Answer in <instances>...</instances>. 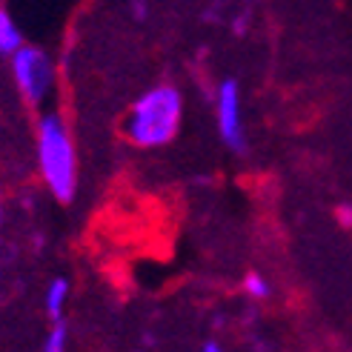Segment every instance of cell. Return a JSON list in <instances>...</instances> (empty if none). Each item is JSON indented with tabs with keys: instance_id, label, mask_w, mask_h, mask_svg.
<instances>
[{
	"instance_id": "cell-1",
	"label": "cell",
	"mask_w": 352,
	"mask_h": 352,
	"mask_svg": "<svg viewBox=\"0 0 352 352\" xmlns=\"http://www.w3.org/2000/svg\"><path fill=\"white\" fill-rule=\"evenodd\" d=\"M181 123V95L172 86H155L140 95L129 112L126 135L138 146H161Z\"/></svg>"
},
{
	"instance_id": "cell-2",
	"label": "cell",
	"mask_w": 352,
	"mask_h": 352,
	"mask_svg": "<svg viewBox=\"0 0 352 352\" xmlns=\"http://www.w3.org/2000/svg\"><path fill=\"white\" fill-rule=\"evenodd\" d=\"M38 146H41V169L49 189L60 201H69L75 195V149L60 115L52 112L41 120Z\"/></svg>"
},
{
	"instance_id": "cell-3",
	"label": "cell",
	"mask_w": 352,
	"mask_h": 352,
	"mask_svg": "<svg viewBox=\"0 0 352 352\" xmlns=\"http://www.w3.org/2000/svg\"><path fill=\"white\" fill-rule=\"evenodd\" d=\"M12 66H14V78H17L21 92L32 103L43 100L46 92H49V86H52V63H49V58L43 55V52L34 49V46L17 49Z\"/></svg>"
},
{
	"instance_id": "cell-4",
	"label": "cell",
	"mask_w": 352,
	"mask_h": 352,
	"mask_svg": "<svg viewBox=\"0 0 352 352\" xmlns=\"http://www.w3.org/2000/svg\"><path fill=\"white\" fill-rule=\"evenodd\" d=\"M218 126L223 140L232 149L243 146V132H241V92L235 80H223L218 89Z\"/></svg>"
},
{
	"instance_id": "cell-5",
	"label": "cell",
	"mask_w": 352,
	"mask_h": 352,
	"mask_svg": "<svg viewBox=\"0 0 352 352\" xmlns=\"http://www.w3.org/2000/svg\"><path fill=\"white\" fill-rule=\"evenodd\" d=\"M17 49H23V34L14 26L12 14L6 9H0V52L3 55H14Z\"/></svg>"
},
{
	"instance_id": "cell-6",
	"label": "cell",
	"mask_w": 352,
	"mask_h": 352,
	"mask_svg": "<svg viewBox=\"0 0 352 352\" xmlns=\"http://www.w3.org/2000/svg\"><path fill=\"white\" fill-rule=\"evenodd\" d=\"M66 295H69V284H66V280H63V278L52 280V287H49V292H46V309H49V315H52L55 321H60Z\"/></svg>"
},
{
	"instance_id": "cell-7",
	"label": "cell",
	"mask_w": 352,
	"mask_h": 352,
	"mask_svg": "<svg viewBox=\"0 0 352 352\" xmlns=\"http://www.w3.org/2000/svg\"><path fill=\"white\" fill-rule=\"evenodd\" d=\"M243 289L250 292L252 298H267V295H270V284H267V280H263L258 272H250V275H246Z\"/></svg>"
},
{
	"instance_id": "cell-8",
	"label": "cell",
	"mask_w": 352,
	"mask_h": 352,
	"mask_svg": "<svg viewBox=\"0 0 352 352\" xmlns=\"http://www.w3.org/2000/svg\"><path fill=\"white\" fill-rule=\"evenodd\" d=\"M63 349H66V327L58 321L46 338V352H63Z\"/></svg>"
},
{
	"instance_id": "cell-9",
	"label": "cell",
	"mask_w": 352,
	"mask_h": 352,
	"mask_svg": "<svg viewBox=\"0 0 352 352\" xmlns=\"http://www.w3.org/2000/svg\"><path fill=\"white\" fill-rule=\"evenodd\" d=\"M336 215H338V221H341L344 226H352V204H341V206L336 209Z\"/></svg>"
},
{
	"instance_id": "cell-10",
	"label": "cell",
	"mask_w": 352,
	"mask_h": 352,
	"mask_svg": "<svg viewBox=\"0 0 352 352\" xmlns=\"http://www.w3.org/2000/svg\"><path fill=\"white\" fill-rule=\"evenodd\" d=\"M201 352H221V346H218V344H206Z\"/></svg>"
}]
</instances>
